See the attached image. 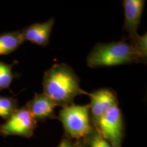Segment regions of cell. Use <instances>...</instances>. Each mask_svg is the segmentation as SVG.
<instances>
[{
  "mask_svg": "<svg viewBox=\"0 0 147 147\" xmlns=\"http://www.w3.org/2000/svg\"><path fill=\"white\" fill-rule=\"evenodd\" d=\"M43 93L54 102L57 106L74 104L77 96L89 93L80 87V78L74 70L66 63H56L48 69L42 79Z\"/></svg>",
  "mask_w": 147,
  "mask_h": 147,
  "instance_id": "6da1fadb",
  "label": "cell"
},
{
  "mask_svg": "<svg viewBox=\"0 0 147 147\" xmlns=\"http://www.w3.org/2000/svg\"><path fill=\"white\" fill-rule=\"evenodd\" d=\"M146 57L128 39L108 43H98L89 53L87 65L91 68L111 67L146 61Z\"/></svg>",
  "mask_w": 147,
  "mask_h": 147,
  "instance_id": "7a4b0ae2",
  "label": "cell"
},
{
  "mask_svg": "<svg viewBox=\"0 0 147 147\" xmlns=\"http://www.w3.org/2000/svg\"><path fill=\"white\" fill-rule=\"evenodd\" d=\"M58 119L71 138L83 140L91 133L93 127L90 117L89 105L71 104L60 110Z\"/></svg>",
  "mask_w": 147,
  "mask_h": 147,
  "instance_id": "3957f363",
  "label": "cell"
},
{
  "mask_svg": "<svg viewBox=\"0 0 147 147\" xmlns=\"http://www.w3.org/2000/svg\"><path fill=\"white\" fill-rule=\"evenodd\" d=\"M37 121L25 106L18 108L2 124H0V135L30 138L37 127Z\"/></svg>",
  "mask_w": 147,
  "mask_h": 147,
  "instance_id": "277c9868",
  "label": "cell"
},
{
  "mask_svg": "<svg viewBox=\"0 0 147 147\" xmlns=\"http://www.w3.org/2000/svg\"><path fill=\"white\" fill-rule=\"evenodd\" d=\"M113 147H122L123 121L119 106L110 109L94 127Z\"/></svg>",
  "mask_w": 147,
  "mask_h": 147,
  "instance_id": "5b68a950",
  "label": "cell"
},
{
  "mask_svg": "<svg viewBox=\"0 0 147 147\" xmlns=\"http://www.w3.org/2000/svg\"><path fill=\"white\" fill-rule=\"evenodd\" d=\"M90 117L93 127L110 109L118 105L117 93L113 89L102 88L89 94Z\"/></svg>",
  "mask_w": 147,
  "mask_h": 147,
  "instance_id": "8992f818",
  "label": "cell"
},
{
  "mask_svg": "<svg viewBox=\"0 0 147 147\" xmlns=\"http://www.w3.org/2000/svg\"><path fill=\"white\" fill-rule=\"evenodd\" d=\"M145 4L144 0H124L125 21L123 29L128 34V40H134L139 36L138 29L140 23Z\"/></svg>",
  "mask_w": 147,
  "mask_h": 147,
  "instance_id": "52a82bcc",
  "label": "cell"
},
{
  "mask_svg": "<svg viewBox=\"0 0 147 147\" xmlns=\"http://www.w3.org/2000/svg\"><path fill=\"white\" fill-rule=\"evenodd\" d=\"M55 19L51 18L44 23H34L21 31L24 41H29L40 47H47L50 40Z\"/></svg>",
  "mask_w": 147,
  "mask_h": 147,
  "instance_id": "ba28073f",
  "label": "cell"
},
{
  "mask_svg": "<svg viewBox=\"0 0 147 147\" xmlns=\"http://www.w3.org/2000/svg\"><path fill=\"white\" fill-rule=\"evenodd\" d=\"M27 109L37 121L55 119V108L57 105L45 93H36L25 104Z\"/></svg>",
  "mask_w": 147,
  "mask_h": 147,
  "instance_id": "9c48e42d",
  "label": "cell"
},
{
  "mask_svg": "<svg viewBox=\"0 0 147 147\" xmlns=\"http://www.w3.org/2000/svg\"><path fill=\"white\" fill-rule=\"evenodd\" d=\"M24 42L21 31L0 34V55H6L13 53Z\"/></svg>",
  "mask_w": 147,
  "mask_h": 147,
  "instance_id": "30bf717a",
  "label": "cell"
},
{
  "mask_svg": "<svg viewBox=\"0 0 147 147\" xmlns=\"http://www.w3.org/2000/svg\"><path fill=\"white\" fill-rule=\"evenodd\" d=\"M18 75L13 71V64L0 61V91L8 89Z\"/></svg>",
  "mask_w": 147,
  "mask_h": 147,
  "instance_id": "8fae6325",
  "label": "cell"
},
{
  "mask_svg": "<svg viewBox=\"0 0 147 147\" xmlns=\"http://www.w3.org/2000/svg\"><path fill=\"white\" fill-rule=\"evenodd\" d=\"M18 100L13 97L0 96V117L6 121L18 109Z\"/></svg>",
  "mask_w": 147,
  "mask_h": 147,
  "instance_id": "7c38bea8",
  "label": "cell"
},
{
  "mask_svg": "<svg viewBox=\"0 0 147 147\" xmlns=\"http://www.w3.org/2000/svg\"><path fill=\"white\" fill-rule=\"evenodd\" d=\"M83 140L82 144L84 147H113L95 128L93 129L91 133Z\"/></svg>",
  "mask_w": 147,
  "mask_h": 147,
  "instance_id": "4fadbf2b",
  "label": "cell"
},
{
  "mask_svg": "<svg viewBox=\"0 0 147 147\" xmlns=\"http://www.w3.org/2000/svg\"><path fill=\"white\" fill-rule=\"evenodd\" d=\"M57 147H77V142H72L70 140L63 138Z\"/></svg>",
  "mask_w": 147,
  "mask_h": 147,
  "instance_id": "5bb4252c",
  "label": "cell"
},
{
  "mask_svg": "<svg viewBox=\"0 0 147 147\" xmlns=\"http://www.w3.org/2000/svg\"><path fill=\"white\" fill-rule=\"evenodd\" d=\"M77 147H84V146L82 142H77Z\"/></svg>",
  "mask_w": 147,
  "mask_h": 147,
  "instance_id": "9a60e30c",
  "label": "cell"
}]
</instances>
